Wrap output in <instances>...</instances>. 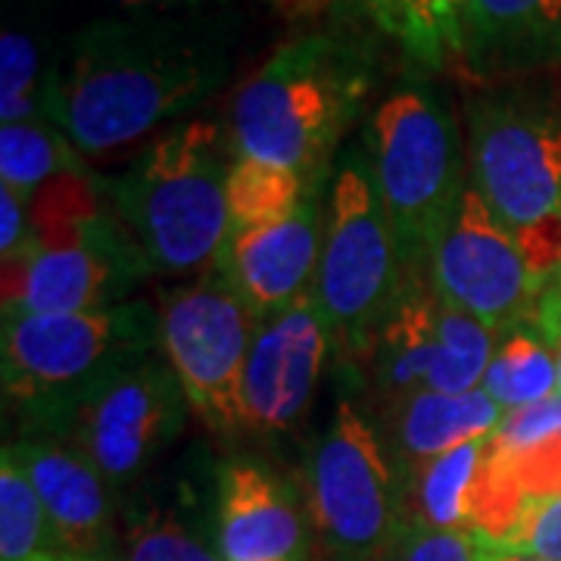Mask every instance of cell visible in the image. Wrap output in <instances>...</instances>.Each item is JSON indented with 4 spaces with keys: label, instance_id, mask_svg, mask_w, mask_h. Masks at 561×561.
Returning a JSON list of instances; mask_svg holds the SVG:
<instances>
[{
    "label": "cell",
    "instance_id": "obj_26",
    "mask_svg": "<svg viewBox=\"0 0 561 561\" xmlns=\"http://www.w3.org/2000/svg\"><path fill=\"white\" fill-rule=\"evenodd\" d=\"M321 184L324 181H312L265 162L241 160L231 153V175H228L231 228H256L284 219L294 209H300L312 194H319Z\"/></svg>",
    "mask_w": 561,
    "mask_h": 561
},
{
    "label": "cell",
    "instance_id": "obj_3",
    "mask_svg": "<svg viewBox=\"0 0 561 561\" xmlns=\"http://www.w3.org/2000/svg\"><path fill=\"white\" fill-rule=\"evenodd\" d=\"M468 184L518 241L542 284L561 275V98L534 79L465 98Z\"/></svg>",
    "mask_w": 561,
    "mask_h": 561
},
{
    "label": "cell",
    "instance_id": "obj_17",
    "mask_svg": "<svg viewBox=\"0 0 561 561\" xmlns=\"http://www.w3.org/2000/svg\"><path fill=\"white\" fill-rule=\"evenodd\" d=\"M38 493L62 556L103 561L113 542L110 483L72 443L50 434H22L13 443Z\"/></svg>",
    "mask_w": 561,
    "mask_h": 561
},
{
    "label": "cell",
    "instance_id": "obj_15",
    "mask_svg": "<svg viewBox=\"0 0 561 561\" xmlns=\"http://www.w3.org/2000/svg\"><path fill=\"white\" fill-rule=\"evenodd\" d=\"M213 537L225 561H309V524L297 490L256 459L219 468Z\"/></svg>",
    "mask_w": 561,
    "mask_h": 561
},
{
    "label": "cell",
    "instance_id": "obj_13",
    "mask_svg": "<svg viewBox=\"0 0 561 561\" xmlns=\"http://www.w3.org/2000/svg\"><path fill=\"white\" fill-rule=\"evenodd\" d=\"M331 334L312 294L256 324L241 381V434L287 437L316 397Z\"/></svg>",
    "mask_w": 561,
    "mask_h": 561
},
{
    "label": "cell",
    "instance_id": "obj_9",
    "mask_svg": "<svg viewBox=\"0 0 561 561\" xmlns=\"http://www.w3.org/2000/svg\"><path fill=\"white\" fill-rule=\"evenodd\" d=\"M306 512L331 561H378L402 524V474L381 431L343 400L306 461Z\"/></svg>",
    "mask_w": 561,
    "mask_h": 561
},
{
    "label": "cell",
    "instance_id": "obj_20",
    "mask_svg": "<svg viewBox=\"0 0 561 561\" xmlns=\"http://www.w3.org/2000/svg\"><path fill=\"white\" fill-rule=\"evenodd\" d=\"M486 465L490 437L461 443L437 459L421 461L402 474V518L440 530H471Z\"/></svg>",
    "mask_w": 561,
    "mask_h": 561
},
{
    "label": "cell",
    "instance_id": "obj_1",
    "mask_svg": "<svg viewBox=\"0 0 561 561\" xmlns=\"http://www.w3.org/2000/svg\"><path fill=\"white\" fill-rule=\"evenodd\" d=\"M231 72V28L209 10H128L81 25L57 54L47 122L81 157H116L179 122Z\"/></svg>",
    "mask_w": 561,
    "mask_h": 561
},
{
    "label": "cell",
    "instance_id": "obj_2",
    "mask_svg": "<svg viewBox=\"0 0 561 561\" xmlns=\"http://www.w3.org/2000/svg\"><path fill=\"white\" fill-rule=\"evenodd\" d=\"M375 79V50L356 35L309 32L287 41L231 101V153L324 181Z\"/></svg>",
    "mask_w": 561,
    "mask_h": 561
},
{
    "label": "cell",
    "instance_id": "obj_18",
    "mask_svg": "<svg viewBox=\"0 0 561 561\" xmlns=\"http://www.w3.org/2000/svg\"><path fill=\"white\" fill-rule=\"evenodd\" d=\"M505 419V409L483 390L471 393H437L419 390L405 400L387 405L383 443L400 474L437 459L461 443L493 437Z\"/></svg>",
    "mask_w": 561,
    "mask_h": 561
},
{
    "label": "cell",
    "instance_id": "obj_10",
    "mask_svg": "<svg viewBox=\"0 0 561 561\" xmlns=\"http://www.w3.org/2000/svg\"><path fill=\"white\" fill-rule=\"evenodd\" d=\"M160 353L216 437L241 434V381L260 319L219 268L162 294Z\"/></svg>",
    "mask_w": 561,
    "mask_h": 561
},
{
    "label": "cell",
    "instance_id": "obj_35",
    "mask_svg": "<svg viewBox=\"0 0 561 561\" xmlns=\"http://www.w3.org/2000/svg\"><path fill=\"white\" fill-rule=\"evenodd\" d=\"M47 561H94V559H72V556H50Z\"/></svg>",
    "mask_w": 561,
    "mask_h": 561
},
{
    "label": "cell",
    "instance_id": "obj_7",
    "mask_svg": "<svg viewBox=\"0 0 561 561\" xmlns=\"http://www.w3.org/2000/svg\"><path fill=\"white\" fill-rule=\"evenodd\" d=\"M365 153L400 247L405 275H427V262L459 209L468 172L456 113L431 81L393 88L368 122Z\"/></svg>",
    "mask_w": 561,
    "mask_h": 561
},
{
    "label": "cell",
    "instance_id": "obj_32",
    "mask_svg": "<svg viewBox=\"0 0 561 561\" xmlns=\"http://www.w3.org/2000/svg\"><path fill=\"white\" fill-rule=\"evenodd\" d=\"M530 328L540 334L546 346L556 356V368H559V393H561V275L546 284L540 302L534 309Z\"/></svg>",
    "mask_w": 561,
    "mask_h": 561
},
{
    "label": "cell",
    "instance_id": "obj_29",
    "mask_svg": "<svg viewBox=\"0 0 561 561\" xmlns=\"http://www.w3.org/2000/svg\"><path fill=\"white\" fill-rule=\"evenodd\" d=\"M378 561H481V542L471 530H440L402 518Z\"/></svg>",
    "mask_w": 561,
    "mask_h": 561
},
{
    "label": "cell",
    "instance_id": "obj_12",
    "mask_svg": "<svg viewBox=\"0 0 561 561\" xmlns=\"http://www.w3.org/2000/svg\"><path fill=\"white\" fill-rule=\"evenodd\" d=\"M427 280L443 302L486 324L496 337L530 324L546 290L518 241L471 184L434 247Z\"/></svg>",
    "mask_w": 561,
    "mask_h": 561
},
{
    "label": "cell",
    "instance_id": "obj_27",
    "mask_svg": "<svg viewBox=\"0 0 561 561\" xmlns=\"http://www.w3.org/2000/svg\"><path fill=\"white\" fill-rule=\"evenodd\" d=\"M437 334H440V359L427 390L437 393H471L481 390L483 375L496 353V334L478 319L453 309L437 297Z\"/></svg>",
    "mask_w": 561,
    "mask_h": 561
},
{
    "label": "cell",
    "instance_id": "obj_5",
    "mask_svg": "<svg viewBox=\"0 0 561 561\" xmlns=\"http://www.w3.org/2000/svg\"><path fill=\"white\" fill-rule=\"evenodd\" d=\"M28 213L32 241L3 262V316L119 306L150 272L116 206L103 209L88 169L47 181Z\"/></svg>",
    "mask_w": 561,
    "mask_h": 561
},
{
    "label": "cell",
    "instance_id": "obj_4",
    "mask_svg": "<svg viewBox=\"0 0 561 561\" xmlns=\"http://www.w3.org/2000/svg\"><path fill=\"white\" fill-rule=\"evenodd\" d=\"M228 175V131L191 119L150 138L110 184V201L150 272L179 278L216 272L231 231Z\"/></svg>",
    "mask_w": 561,
    "mask_h": 561
},
{
    "label": "cell",
    "instance_id": "obj_34",
    "mask_svg": "<svg viewBox=\"0 0 561 561\" xmlns=\"http://www.w3.org/2000/svg\"><path fill=\"white\" fill-rule=\"evenodd\" d=\"M481 542V561H556V559H540V556H524V552H508V549H496L490 542Z\"/></svg>",
    "mask_w": 561,
    "mask_h": 561
},
{
    "label": "cell",
    "instance_id": "obj_31",
    "mask_svg": "<svg viewBox=\"0 0 561 561\" xmlns=\"http://www.w3.org/2000/svg\"><path fill=\"white\" fill-rule=\"evenodd\" d=\"M28 241H32L28 201L0 184V253H3V262L20 256Z\"/></svg>",
    "mask_w": 561,
    "mask_h": 561
},
{
    "label": "cell",
    "instance_id": "obj_16",
    "mask_svg": "<svg viewBox=\"0 0 561 561\" xmlns=\"http://www.w3.org/2000/svg\"><path fill=\"white\" fill-rule=\"evenodd\" d=\"M456 62L478 84L559 69L561 0H468Z\"/></svg>",
    "mask_w": 561,
    "mask_h": 561
},
{
    "label": "cell",
    "instance_id": "obj_24",
    "mask_svg": "<svg viewBox=\"0 0 561 561\" xmlns=\"http://www.w3.org/2000/svg\"><path fill=\"white\" fill-rule=\"evenodd\" d=\"M84 172L81 153L50 122L0 125V184L32 201L47 181Z\"/></svg>",
    "mask_w": 561,
    "mask_h": 561
},
{
    "label": "cell",
    "instance_id": "obj_11",
    "mask_svg": "<svg viewBox=\"0 0 561 561\" xmlns=\"http://www.w3.org/2000/svg\"><path fill=\"white\" fill-rule=\"evenodd\" d=\"M187 397L165 356L147 353L98 383L62 427L110 490L135 483L179 440L187 421Z\"/></svg>",
    "mask_w": 561,
    "mask_h": 561
},
{
    "label": "cell",
    "instance_id": "obj_19",
    "mask_svg": "<svg viewBox=\"0 0 561 561\" xmlns=\"http://www.w3.org/2000/svg\"><path fill=\"white\" fill-rule=\"evenodd\" d=\"M440 359L437 294L427 275H405L371 350V381L387 405L431 387Z\"/></svg>",
    "mask_w": 561,
    "mask_h": 561
},
{
    "label": "cell",
    "instance_id": "obj_33",
    "mask_svg": "<svg viewBox=\"0 0 561 561\" xmlns=\"http://www.w3.org/2000/svg\"><path fill=\"white\" fill-rule=\"evenodd\" d=\"M119 10H203L209 3H221V0H110Z\"/></svg>",
    "mask_w": 561,
    "mask_h": 561
},
{
    "label": "cell",
    "instance_id": "obj_22",
    "mask_svg": "<svg viewBox=\"0 0 561 561\" xmlns=\"http://www.w3.org/2000/svg\"><path fill=\"white\" fill-rule=\"evenodd\" d=\"M57 57H47L38 22L7 20L0 38V125L47 122Z\"/></svg>",
    "mask_w": 561,
    "mask_h": 561
},
{
    "label": "cell",
    "instance_id": "obj_28",
    "mask_svg": "<svg viewBox=\"0 0 561 561\" xmlns=\"http://www.w3.org/2000/svg\"><path fill=\"white\" fill-rule=\"evenodd\" d=\"M122 561H225L216 537H203L175 512L150 508L125 530Z\"/></svg>",
    "mask_w": 561,
    "mask_h": 561
},
{
    "label": "cell",
    "instance_id": "obj_14",
    "mask_svg": "<svg viewBox=\"0 0 561 561\" xmlns=\"http://www.w3.org/2000/svg\"><path fill=\"white\" fill-rule=\"evenodd\" d=\"M321 191L290 216L256 228H231L219 268L256 319H272L312 294L324 243Z\"/></svg>",
    "mask_w": 561,
    "mask_h": 561
},
{
    "label": "cell",
    "instance_id": "obj_8",
    "mask_svg": "<svg viewBox=\"0 0 561 561\" xmlns=\"http://www.w3.org/2000/svg\"><path fill=\"white\" fill-rule=\"evenodd\" d=\"M402 280L405 265L378 197L368 153L350 150L334 172L312 284V300L328 324L331 343L346 359H371Z\"/></svg>",
    "mask_w": 561,
    "mask_h": 561
},
{
    "label": "cell",
    "instance_id": "obj_6",
    "mask_svg": "<svg viewBox=\"0 0 561 561\" xmlns=\"http://www.w3.org/2000/svg\"><path fill=\"white\" fill-rule=\"evenodd\" d=\"M157 350L160 312L147 302L3 316V397L22 415V434L60 437L98 383Z\"/></svg>",
    "mask_w": 561,
    "mask_h": 561
},
{
    "label": "cell",
    "instance_id": "obj_30",
    "mask_svg": "<svg viewBox=\"0 0 561 561\" xmlns=\"http://www.w3.org/2000/svg\"><path fill=\"white\" fill-rule=\"evenodd\" d=\"M496 549L561 561V493L524 502Z\"/></svg>",
    "mask_w": 561,
    "mask_h": 561
},
{
    "label": "cell",
    "instance_id": "obj_23",
    "mask_svg": "<svg viewBox=\"0 0 561 561\" xmlns=\"http://www.w3.org/2000/svg\"><path fill=\"white\" fill-rule=\"evenodd\" d=\"M481 390L505 412L559 397L556 356L530 324L512 328L496 341Z\"/></svg>",
    "mask_w": 561,
    "mask_h": 561
},
{
    "label": "cell",
    "instance_id": "obj_21",
    "mask_svg": "<svg viewBox=\"0 0 561 561\" xmlns=\"http://www.w3.org/2000/svg\"><path fill=\"white\" fill-rule=\"evenodd\" d=\"M468 0H365L368 16L421 69H443L459 54Z\"/></svg>",
    "mask_w": 561,
    "mask_h": 561
},
{
    "label": "cell",
    "instance_id": "obj_25",
    "mask_svg": "<svg viewBox=\"0 0 561 561\" xmlns=\"http://www.w3.org/2000/svg\"><path fill=\"white\" fill-rule=\"evenodd\" d=\"M50 556H62L54 527L25 465L7 443L0 456V561H47Z\"/></svg>",
    "mask_w": 561,
    "mask_h": 561
}]
</instances>
